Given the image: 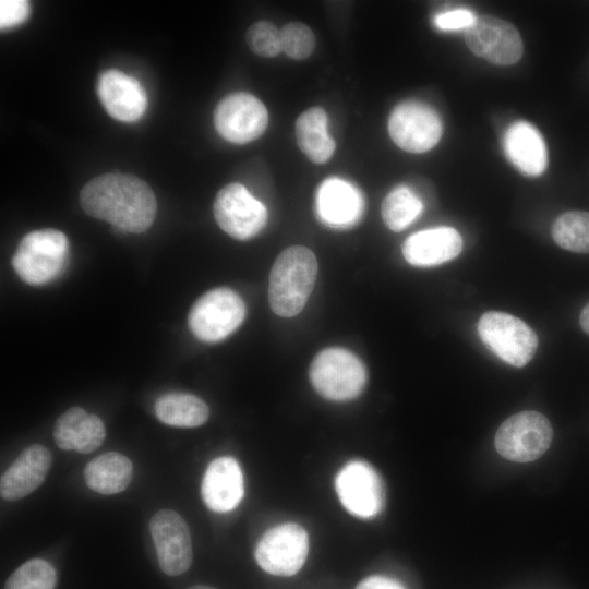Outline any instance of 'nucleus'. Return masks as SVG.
<instances>
[{"instance_id":"1","label":"nucleus","mask_w":589,"mask_h":589,"mask_svg":"<svg viewBox=\"0 0 589 589\" xmlns=\"http://www.w3.org/2000/svg\"><path fill=\"white\" fill-rule=\"evenodd\" d=\"M80 203L89 216L133 233L146 231L157 212L151 187L128 173H104L89 180L80 192Z\"/></svg>"},{"instance_id":"2","label":"nucleus","mask_w":589,"mask_h":589,"mask_svg":"<svg viewBox=\"0 0 589 589\" xmlns=\"http://www.w3.org/2000/svg\"><path fill=\"white\" fill-rule=\"evenodd\" d=\"M317 275L314 253L302 245L285 249L275 260L268 284L272 311L281 317L299 314L313 290Z\"/></svg>"},{"instance_id":"3","label":"nucleus","mask_w":589,"mask_h":589,"mask_svg":"<svg viewBox=\"0 0 589 589\" xmlns=\"http://www.w3.org/2000/svg\"><path fill=\"white\" fill-rule=\"evenodd\" d=\"M68 256L69 241L62 231L39 229L21 239L12 256V266L26 284L44 285L61 274Z\"/></svg>"},{"instance_id":"4","label":"nucleus","mask_w":589,"mask_h":589,"mask_svg":"<svg viewBox=\"0 0 589 589\" xmlns=\"http://www.w3.org/2000/svg\"><path fill=\"white\" fill-rule=\"evenodd\" d=\"M309 374L314 389L332 401L354 399L366 384V370L362 361L351 351L338 347L318 352Z\"/></svg>"},{"instance_id":"5","label":"nucleus","mask_w":589,"mask_h":589,"mask_svg":"<svg viewBox=\"0 0 589 589\" xmlns=\"http://www.w3.org/2000/svg\"><path fill=\"white\" fill-rule=\"evenodd\" d=\"M245 313V304L235 290L218 287L194 302L188 315V325L199 340L218 342L242 324Z\"/></svg>"},{"instance_id":"6","label":"nucleus","mask_w":589,"mask_h":589,"mask_svg":"<svg viewBox=\"0 0 589 589\" xmlns=\"http://www.w3.org/2000/svg\"><path fill=\"white\" fill-rule=\"evenodd\" d=\"M478 333L484 345L501 360L516 368L525 366L538 348L534 330L508 313L485 312L478 322Z\"/></svg>"},{"instance_id":"7","label":"nucleus","mask_w":589,"mask_h":589,"mask_svg":"<svg viewBox=\"0 0 589 589\" xmlns=\"http://www.w3.org/2000/svg\"><path fill=\"white\" fill-rule=\"evenodd\" d=\"M553 429L548 418L532 410L513 414L497 429L495 448L505 459L529 462L541 457L550 447Z\"/></svg>"},{"instance_id":"8","label":"nucleus","mask_w":589,"mask_h":589,"mask_svg":"<svg viewBox=\"0 0 589 589\" xmlns=\"http://www.w3.org/2000/svg\"><path fill=\"white\" fill-rule=\"evenodd\" d=\"M309 553V536L303 527L287 522L268 529L255 548V560L266 573L289 577L297 574Z\"/></svg>"},{"instance_id":"9","label":"nucleus","mask_w":589,"mask_h":589,"mask_svg":"<svg viewBox=\"0 0 589 589\" xmlns=\"http://www.w3.org/2000/svg\"><path fill=\"white\" fill-rule=\"evenodd\" d=\"M464 37L472 53L493 64H515L524 52L522 39L516 26L493 15H478L464 31Z\"/></svg>"},{"instance_id":"10","label":"nucleus","mask_w":589,"mask_h":589,"mask_svg":"<svg viewBox=\"0 0 589 589\" xmlns=\"http://www.w3.org/2000/svg\"><path fill=\"white\" fill-rule=\"evenodd\" d=\"M213 209L218 226L237 240L256 236L267 221V209L263 203L236 182L218 191Z\"/></svg>"},{"instance_id":"11","label":"nucleus","mask_w":589,"mask_h":589,"mask_svg":"<svg viewBox=\"0 0 589 589\" xmlns=\"http://www.w3.org/2000/svg\"><path fill=\"white\" fill-rule=\"evenodd\" d=\"M388 132L401 149L424 153L438 143L443 127L440 116L430 106L419 101H404L392 111Z\"/></svg>"},{"instance_id":"12","label":"nucleus","mask_w":589,"mask_h":589,"mask_svg":"<svg viewBox=\"0 0 589 589\" xmlns=\"http://www.w3.org/2000/svg\"><path fill=\"white\" fill-rule=\"evenodd\" d=\"M268 112L255 96L238 92L223 98L214 111L216 131L228 142L244 144L266 130Z\"/></svg>"},{"instance_id":"13","label":"nucleus","mask_w":589,"mask_h":589,"mask_svg":"<svg viewBox=\"0 0 589 589\" xmlns=\"http://www.w3.org/2000/svg\"><path fill=\"white\" fill-rule=\"evenodd\" d=\"M338 498L345 509L359 518L376 516L384 505V488L376 470L366 461L352 460L337 473Z\"/></svg>"},{"instance_id":"14","label":"nucleus","mask_w":589,"mask_h":589,"mask_svg":"<svg viewBox=\"0 0 589 589\" xmlns=\"http://www.w3.org/2000/svg\"><path fill=\"white\" fill-rule=\"evenodd\" d=\"M149 531L160 569L169 576L185 573L193 558L191 536L185 520L175 510L161 509L151 518Z\"/></svg>"},{"instance_id":"15","label":"nucleus","mask_w":589,"mask_h":589,"mask_svg":"<svg viewBox=\"0 0 589 589\" xmlns=\"http://www.w3.org/2000/svg\"><path fill=\"white\" fill-rule=\"evenodd\" d=\"M97 94L108 115L122 122L141 119L147 106V96L141 83L116 69L99 74Z\"/></svg>"},{"instance_id":"16","label":"nucleus","mask_w":589,"mask_h":589,"mask_svg":"<svg viewBox=\"0 0 589 589\" xmlns=\"http://www.w3.org/2000/svg\"><path fill=\"white\" fill-rule=\"evenodd\" d=\"M201 493L205 505L213 512L226 513L236 508L244 493L238 461L229 456L212 460L205 470Z\"/></svg>"},{"instance_id":"17","label":"nucleus","mask_w":589,"mask_h":589,"mask_svg":"<svg viewBox=\"0 0 589 589\" xmlns=\"http://www.w3.org/2000/svg\"><path fill=\"white\" fill-rule=\"evenodd\" d=\"M316 212L325 225L333 228H349L362 216V194L348 181L328 178L318 187Z\"/></svg>"},{"instance_id":"18","label":"nucleus","mask_w":589,"mask_h":589,"mask_svg":"<svg viewBox=\"0 0 589 589\" xmlns=\"http://www.w3.org/2000/svg\"><path fill=\"white\" fill-rule=\"evenodd\" d=\"M51 460V454L45 446L34 444L26 447L1 476V497L16 501L31 494L44 482Z\"/></svg>"},{"instance_id":"19","label":"nucleus","mask_w":589,"mask_h":589,"mask_svg":"<svg viewBox=\"0 0 589 589\" xmlns=\"http://www.w3.org/2000/svg\"><path fill=\"white\" fill-rule=\"evenodd\" d=\"M462 250V238L452 227L421 230L409 236L402 245L405 260L420 267L436 266L455 259Z\"/></svg>"},{"instance_id":"20","label":"nucleus","mask_w":589,"mask_h":589,"mask_svg":"<svg viewBox=\"0 0 589 589\" xmlns=\"http://www.w3.org/2000/svg\"><path fill=\"white\" fill-rule=\"evenodd\" d=\"M105 436L103 420L96 414L87 413L81 407H71L64 411L53 428V438L59 448L82 454L96 450Z\"/></svg>"},{"instance_id":"21","label":"nucleus","mask_w":589,"mask_h":589,"mask_svg":"<svg viewBox=\"0 0 589 589\" xmlns=\"http://www.w3.org/2000/svg\"><path fill=\"white\" fill-rule=\"evenodd\" d=\"M504 151L509 161L524 175L544 172L548 152L541 133L527 121L512 123L504 134Z\"/></svg>"},{"instance_id":"22","label":"nucleus","mask_w":589,"mask_h":589,"mask_svg":"<svg viewBox=\"0 0 589 589\" xmlns=\"http://www.w3.org/2000/svg\"><path fill=\"white\" fill-rule=\"evenodd\" d=\"M132 461L117 452L99 455L84 468V479L87 486L106 495L124 491L132 480Z\"/></svg>"},{"instance_id":"23","label":"nucleus","mask_w":589,"mask_h":589,"mask_svg":"<svg viewBox=\"0 0 589 589\" xmlns=\"http://www.w3.org/2000/svg\"><path fill=\"white\" fill-rule=\"evenodd\" d=\"M296 139L302 153L315 164L326 163L336 148L327 132V115L321 107L309 108L298 117Z\"/></svg>"},{"instance_id":"24","label":"nucleus","mask_w":589,"mask_h":589,"mask_svg":"<svg viewBox=\"0 0 589 589\" xmlns=\"http://www.w3.org/2000/svg\"><path fill=\"white\" fill-rule=\"evenodd\" d=\"M155 414L163 423L176 428H196L209 416L208 406L197 396L167 393L155 402Z\"/></svg>"},{"instance_id":"25","label":"nucleus","mask_w":589,"mask_h":589,"mask_svg":"<svg viewBox=\"0 0 589 589\" xmlns=\"http://www.w3.org/2000/svg\"><path fill=\"white\" fill-rule=\"evenodd\" d=\"M421 200L407 187H396L382 203V218L386 227L393 231H401L413 223L421 214Z\"/></svg>"},{"instance_id":"26","label":"nucleus","mask_w":589,"mask_h":589,"mask_svg":"<svg viewBox=\"0 0 589 589\" xmlns=\"http://www.w3.org/2000/svg\"><path fill=\"white\" fill-rule=\"evenodd\" d=\"M551 235L564 250L589 253V212L569 211L561 214L552 225Z\"/></svg>"},{"instance_id":"27","label":"nucleus","mask_w":589,"mask_h":589,"mask_svg":"<svg viewBox=\"0 0 589 589\" xmlns=\"http://www.w3.org/2000/svg\"><path fill=\"white\" fill-rule=\"evenodd\" d=\"M57 573L45 560L33 558L17 567L7 579L4 589H55Z\"/></svg>"},{"instance_id":"28","label":"nucleus","mask_w":589,"mask_h":589,"mask_svg":"<svg viewBox=\"0 0 589 589\" xmlns=\"http://www.w3.org/2000/svg\"><path fill=\"white\" fill-rule=\"evenodd\" d=\"M281 50L291 59L303 60L311 56L315 47L313 32L305 24L290 22L280 29Z\"/></svg>"},{"instance_id":"29","label":"nucleus","mask_w":589,"mask_h":589,"mask_svg":"<svg viewBox=\"0 0 589 589\" xmlns=\"http://www.w3.org/2000/svg\"><path fill=\"white\" fill-rule=\"evenodd\" d=\"M245 39L249 48L261 57L272 58L283 51L280 29L267 21L252 24L247 32Z\"/></svg>"},{"instance_id":"30","label":"nucleus","mask_w":589,"mask_h":589,"mask_svg":"<svg viewBox=\"0 0 589 589\" xmlns=\"http://www.w3.org/2000/svg\"><path fill=\"white\" fill-rule=\"evenodd\" d=\"M31 5L25 0L0 1V27L1 29L14 27L26 21L29 16Z\"/></svg>"},{"instance_id":"31","label":"nucleus","mask_w":589,"mask_h":589,"mask_svg":"<svg viewBox=\"0 0 589 589\" xmlns=\"http://www.w3.org/2000/svg\"><path fill=\"white\" fill-rule=\"evenodd\" d=\"M471 11L466 9H456L442 12L434 17V25L442 31H459L469 27L476 20Z\"/></svg>"},{"instance_id":"32","label":"nucleus","mask_w":589,"mask_h":589,"mask_svg":"<svg viewBox=\"0 0 589 589\" xmlns=\"http://www.w3.org/2000/svg\"><path fill=\"white\" fill-rule=\"evenodd\" d=\"M354 589H406L401 582L398 580L386 577L374 575L364 578L361 580Z\"/></svg>"},{"instance_id":"33","label":"nucleus","mask_w":589,"mask_h":589,"mask_svg":"<svg viewBox=\"0 0 589 589\" xmlns=\"http://www.w3.org/2000/svg\"><path fill=\"white\" fill-rule=\"evenodd\" d=\"M581 329L589 335V302L584 306L579 315Z\"/></svg>"},{"instance_id":"34","label":"nucleus","mask_w":589,"mask_h":589,"mask_svg":"<svg viewBox=\"0 0 589 589\" xmlns=\"http://www.w3.org/2000/svg\"><path fill=\"white\" fill-rule=\"evenodd\" d=\"M188 589H216V588H213V587H209V586H204V585H195V586H192Z\"/></svg>"}]
</instances>
